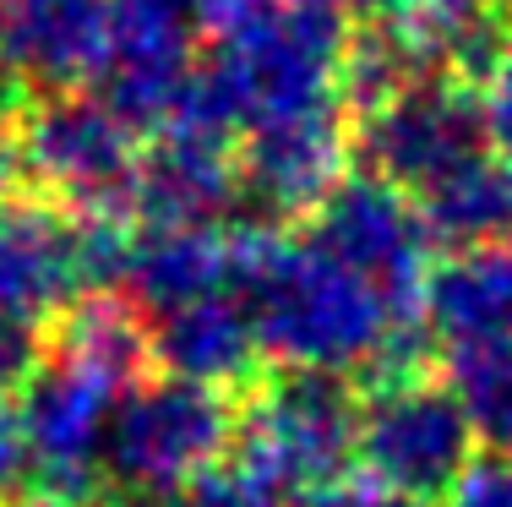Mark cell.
<instances>
[{
    "label": "cell",
    "mask_w": 512,
    "mask_h": 507,
    "mask_svg": "<svg viewBox=\"0 0 512 507\" xmlns=\"http://www.w3.org/2000/svg\"><path fill=\"white\" fill-rule=\"evenodd\" d=\"M202 28V0H109V71L104 99L131 126H164L191 77V39Z\"/></svg>",
    "instance_id": "8fae6325"
},
{
    "label": "cell",
    "mask_w": 512,
    "mask_h": 507,
    "mask_svg": "<svg viewBox=\"0 0 512 507\" xmlns=\"http://www.w3.org/2000/svg\"><path fill=\"white\" fill-rule=\"evenodd\" d=\"M371 11H382V17L414 28L420 39H431L436 50L447 55V71H453V55L474 39V33L502 22L491 11V0H382V6H371Z\"/></svg>",
    "instance_id": "ffe728a7"
},
{
    "label": "cell",
    "mask_w": 512,
    "mask_h": 507,
    "mask_svg": "<svg viewBox=\"0 0 512 507\" xmlns=\"http://www.w3.org/2000/svg\"><path fill=\"white\" fill-rule=\"evenodd\" d=\"M442 507H512V453H480L453 480Z\"/></svg>",
    "instance_id": "603a6c76"
},
{
    "label": "cell",
    "mask_w": 512,
    "mask_h": 507,
    "mask_svg": "<svg viewBox=\"0 0 512 507\" xmlns=\"http://www.w3.org/2000/svg\"><path fill=\"white\" fill-rule=\"evenodd\" d=\"M235 453L256 464L295 502H316L344 486L360 458V398L344 371L273 366L246 388L235 420Z\"/></svg>",
    "instance_id": "3957f363"
},
{
    "label": "cell",
    "mask_w": 512,
    "mask_h": 507,
    "mask_svg": "<svg viewBox=\"0 0 512 507\" xmlns=\"http://www.w3.org/2000/svg\"><path fill=\"white\" fill-rule=\"evenodd\" d=\"M22 480H33L28 431H22V409H11L6 393H0V497H6V491H17Z\"/></svg>",
    "instance_id": "d4e9b609"
},
{
    "label": "cell",
    "mask_w": 512,
    "mask_h": 507,
    "mask_svg": "<svg viewBox=\"0 0 512 507\" xmlns=\"http://www.w3.org/2000/svg\"><path fill=\"white\" fill-rule=\"evenodd\" d=\"M480 93H485V120H491V148H502L512 159V22H507V50Z\"/></svg>",
    "instance_id": "cb8c5ba5"
},
{
    "label": "cell",
    "mask_w": 512,
    "mask_h": 507,
    "mask_svg": "<svg viewBox=\"0 0 512 507\" xmlns=\"http://www.w3.org/2000/svg\"><path fill=\"white\" fill-rule=\"evenodd\" d=\"M240 159V197L262 213V224H306L316 202L349 175L355 159V115L349 104H327L306 115H278L246 126Z\"/></svg>",
    "instance_id": "30bf717a"
},
{
    "label": "cell",
    "mask_w": 512,
    "mask_h": 507,
    "mask_svg": "<svg viewBox=\"0 0 512 507\" xmlns=\"http://www.w3.org/2000/svg\"><path fill=\"white\" fill-rule=\"evenodd\" d=\"M153 328V360L169 377L202 382V388H256L262 382V333L251 322V306L235 289L186 300L175 311L148 317Z\"/></svg>",
    "instance_id": "9a60e30c"
},
{
    "label": "cell",
    "mask_w": 512,
    "mask_h": 507,
    "mask_svg": "<svg viewBox=\"0 0 512 507\" xmlns=\"http://www.w3.org/2000/svg\"><path fill=\"white\" fill-rule=\"evenodd\" d=\"M82 284L77 213L50 197H0V311L60 317Z\"/></svg>",
    "instance_id": "7c38bea8"
},
{
    "label": "cell",
    "mask_w": 512,
    "mask_h": 507,
    "mask_svg": "<svg viewBox=\"0 0 512 507\" xmlns=\"http://www.w3.org/2000/svg\"><path fill=\"white\" fill-rule=\"evenodd\" d=\"M109 44V0H0V55L28 88L104 82Z\"/></svg>",
    "instance_id": "4fadbf2b"
},
{
    "label": "cell",
    "mask_w": 512,
    "mask_h": 507,
    "mask_svg": "<svg viewBox=\"0 0 512 507\" xmlns=\"http://www.w3.org/2000/svg\"><path fill=\"white\" fill-rule=\"evenodd\" d=\"M360 6H382V0H360Z\"/></svg>",
    "instance_id": "f1b7e54d"
},
{
    "label": "cell",
    "mask_w": 512,
    "mask_h": 507,
    "mask_svg": "<svg viewBox=\"0 0 512 507\" xmlns=\"http://www.w3.org/2000/svg\"><path fill=\"white\" fill-rule=\"evenodd\" d=\"M306 235L322 251H333L338 262L371 279L387 295L393 311H420V289L431 273V229L414 202V191L393 186V180L371 175H344L306 219Z\"/></svg>",
    "instance_id": "9c48e42d"
},
{
    "label": "cell",
    "mask_w": 512,
    "mask_h": 507,
    "mask_svg": "<svg viewBox=\"0 0 512 507\" xmlns=\"http://www.w3.org/2000/svg\"><path fill=\"white\" fill-rule=\"evenodd\" d=\"M235 420L240 409H229L218 388L169 377V371L142 377L109 420L104 486L137 507H164L191 475L218 464V453L235 442Z\"/></svg>",
    "instance_id": "277c9868"
},
{
    "label": "cell",
    "mask_w": 512,
    "mask_h": 507,
    "mask_svg": "<svg viewBox=\"0 0 512 507\" xmlns=\"http://www.w3.org/2000/svg\"><path fill=\"white\" fill-rule=\"evenodd\" d=\"M306 507H425L420 497H404V491H393V486H382V480H344V486H333V491H322L316 502Z\"/></svg>",
    "instance_id": "484cf974"
},
{
    "label": "cell",
    "mask_w": 512,
    "mask_h": 507,
    "mask_svg": "<svg viewBox=\"0 0 512 507\" xmlns=\"http://www.w3.org/2000/svg\"><path fill=\"white\" fill-rule=\"evenodd\" d=\"M50 328L39 317H22V311H0V393L22 388L33 377V366L44 360Z\"/></svg>",
    "instance_id": "7402d4cb"
},
{
    "label": "cell",
    "mask_w": 512,
    "mask_h": 507,
    "mask_svg": "<svg viewBox=\"0 0 512 507\" xmlns=\"http://www.w3.org/2000/svg\"><path fill=\"white\" fill-rule=\"evenodd\" d=\"M240 202V159L229 137L191 126H158L142 148L131 213L142 224H218Z\"/></svg>",
    "instance_id": "5bb4252c"
},
{
    "label": "cell",
    "mask_w": 512,
    "mask_h": 507,
    "mask_svg": "<svg viewBox=\"0 0 512 507\" xmlns=\"http://www.w3.org/2000/svg\"><path fill=\"white\" fill-rule=\"evenodd\" d=\"M442 371L485 453H512V333L453 344Z\"/></svg>",
    "instance_id": "d6986e66"
},
{
    "label": "cell",
    "mask_w": 512,
    "mask_h": 507,
    "mask_svg": "<svg viewBox=\"0 0 512 507\" xmlns=\"http://www.w3.org/2000/svg\"><path fill=\"white\" fill-rule=\"evenodd\" d=\"M414 202H420L425 229L442 251L512 240V159L502 148H485L469 164H458L453 175H442L436 186H425Z\"/></svg>",
    "instance_id": "ac0fdd59"
},
{
    "label": "cell",
    "mask_w": 512,
    "mask_h": 507,
    "mask_svg": "<svg viewBox=\"0 0 512 507\" xmlns=\"http://www.w3.org/2000/svg\"><path fill=\"white\" fill-rule=\"evenodd\" d=\"M485 148H491L485 93L474 82L453 77V71H442V77H431L420 88L355 115L360 169L393 180V186L414 191V197Z\"/></svg>",
    "instance_id": "ba28073f"
},
{
    "label": "cell",
    "mask_w": 512,
    "mask_h": 507,
    "mask_svg": "<svg viewBox=\"0 0 512 507\" xmlns=\"http://www.w3.org/2000/svg\"><path fill=\"white\" fill-rule=\"evenodd\" d=\"M420 311L442 349L474 338L512 333V240L496 246H463L431 262L420 289Z\"/></svg>",
    "instance_id": "e0dca14e"
},
{
    "label": "cell",
    "mask_w": 512,
    "mask_h": 507,
    "mask_svg": "<svg viewBox=\"0 0 512 507\" xmlns=\"http://www.w3.org/2000/svg\"><path fill=\"white\" fill-rule=\"evenodd\" d=\"M22 169L50 202L71 213H131L137 126L88 88H50L17 115ZM137 219V213H131Z\"/></svg>",
    "instance_id": "5b68a950"
},
{
    "label": "cell",
    "mask_w": 512,
    "mask_h": 507,
    "mask_svg": "<svg viewBox=\"0 0 512 507\" xmlns=\"http://www.w3.org/2000/svg\"><path fill=\"white\" fill-rule=\"evenodd\" d=\"M235 289V240L218 235V224H148L137 229V246L126 262V284L148 317L175 311L186 300Z\"/></svg>",
    "instance_id": "2e32d148"
},
{
    "label": "cell",
    "mask_w": 512,
    "mask_h": 507,
    "mask_svg": "<svg viewBox=\"0 0 512 507\" xmlns=\"http://www.w3.org/2000/svg\"><path fill=\"white\" fill-rule=\"evenodd\" d=\"M22 93H28V82H22V77H17V66H11L6 55H0V120H11V115L28 110V99H22Z\"/></svg>",
    "instance_id": "83f0119b"
},
{
    "label": "cell",
    "mask_w": 512,
    "mask_h": 507,
    "mask_svg": "<svg viewBox=\"0 0 512 507\" xmlns=\"http://www.w3.org/2000/svg\"><path fill=\"white\" fill-rule=\"evenodd\" d=\"M235 240V295L251 306L262 349L278 366H371L393 333L387 295L316 240L284 235V224H246Z\"/></svg>",
    "instance_id": "6da1fadb"
},
{
    "label": "cell",
    "mask_w": 512,
    "mask_h": 507,
    "mask_svg": "<svg viewBox=\"0 0 512 507\" xmlns=\"http://www.w3.org/2000/svg\"><path fill=\"white\" fill-rule=\"evenodd\" d=\"M28 180L22 169V142H17V126L0 120V197H17V186Z\"/></svg>",
    "instance_id": "4316f807"
},
{
    "label": "cell",
    "mask_w": 512,
    "mask_h": 507,
    "mask_svg": "<svg viewBox=\"0 0 512 507\" xmlns=\"http://www.w3.org/2000/svg\"><path fill=\"white\" fill-rule=\"evenodd\" d=\"M202 33L246 126L344 104L355 22L338 0H202Z\"/></svg>",
    "instance_id": "7a4b0ae2"
},
{
    "label": "cell",
    "mask_w": 512,
    "mask_h": 507,
    "mask_svg": "<svg viewBox=\"0 0 512 507\" xmlns=\"http://www.w3.org/2000/svg\"><path fill=\"white\" fill-rule=\"evenodd\" d=\"M474 426L453 382L436 371L371 382L360 398V458L382 486L420 502H442L474 464Z\"/></svg>",
    "instance_id": "52a82bcc"
},
{
    "label": "cell",
    "mask_w": 512,
    "mask_h": 507,
    "mask_svg": "<svg viewBox=\"0 0 512 507\" xmlns=\"http://www.w3.org/2000/svg\"><path fill=\"white\" fill-rule=\"evenodd\" d=\"M137 382L66 344H44V360L22 382V431L33 453V497H93L104 480V437L115 404Z\"/></svg>",
    "instance_id": "8992f818"
},
{
    "label": "cell",
    "mask_w": 512,
    "mask_h": 507,
    "mask_svg": "<svg viewBox=\"0 0 512 507\" xmlns=\"http://www.w3.org/2000/svg\"><path fill=\"white\" fill-rule=\"evenodd\" d=\"M164 507H295V497L256 464L235 458V464H207L202 475H191Z\"/></svg>",
    "instance_id": "44dd1931"
}]
</instances>
